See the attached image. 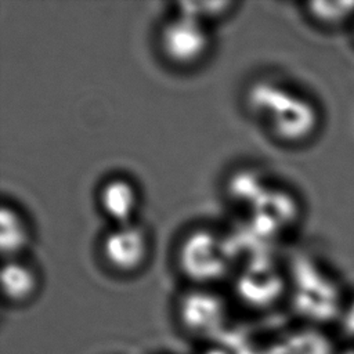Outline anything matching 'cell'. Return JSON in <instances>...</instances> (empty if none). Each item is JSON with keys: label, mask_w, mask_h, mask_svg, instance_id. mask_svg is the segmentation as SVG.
<instances>
[{"label": "cell", "mask_w": 354, "mask_h": 354, "mask_svg": "<svg viewBox=\"0 0 354 354\" xmlns=\"http://www.w3.org/2000/svg\"><path fill=\"white\" fill-rule=\"evenodd\" d=\"M246 105L270 134L286 145H300L310 140L321 120L310 98L277 80L254 82L246 91Z\"/></svg>", "instance_id": "cell-1"}, {"label": "cell", "mask_w": 354, "mask_h": 354, "mask_svg": "<svg viewBox=\"0 0 354 354\" xmlns=\"http://www.w3.org/2000/svg\"><path fill=\"white\" fill-rule=\"evenodd\" d=\"M293 293L297 308L315 321H329L343 311L337 282L317 261L300 257L292 271Z\"/></svg>", "instance_id": "cell-2"}, {"label": "cell", "mask_w": 354, "mask_h": 354, "mask_svg": "<svg viewBox=\"0 0 354 354\" xmlns=\"http://www.w3.org/2000/svg\"><path fill=\"white\" fill-rule=\"evenodd\" d=\"M231 257L227 241L209 230L191 231L181 241L177 254L187 278L201 283L223 278L231 266Z\"/></svg>", "instance_id": "cell-3"}, {"label": "cell", "mask_w": 354, "mask_h": 354, "mask_svg": "<svg viewBox=\"0 0 354 354\" xmlns=\"http://www.w3.org/2000/svg\"><path fill=\"white\" fill-rule=\"evenodd\" d=\"M163 58L176 68H192L201 64L212 47L209 25L174 12L158 35Z\"/></svg>", "instance_id": "cell-4"}, {"label": "cell", "mask_w": 354, "mask_h": 354, "mask_svg": "<svg viewBox=\"0 0 354 354\" xmlns=\"http://www.w3.org/2000/svg\"><path fill=\"white\" fill-rule=\"evenodd\" d=\"M101 253L112 270L120 274L136 272L148 259L149 239L136 223L112 225L102 236Z\"/></svg>", "instance_id": "cell-5"}, {"label": "cell", "mask_w": 354, "mask_h": 354, "mask_svg": "<svg viewBox=\"0 0 354 354\" xmlns=\"http://www.w3.org/2000/svg\"><path fill=\"white\" fill-rule=\"evenodd\" d=\"M248 210L250 212L252 228L266 239L293 227L300 214L296 196L285 188L272 185Z\"/></svg>", "instance_id": "cell-6"}, {"label": "cell", "mask_w": 354, "mask_h": 354, "mask_svg": "<svg viewBox=\"0 0 354 354\" xmlns=\"http://www.w3.org/2000/svg\"><path fill=\"white\" fill-rule=\"evenodd\" d=\"M283 289V278L268 257L254 256L248 260L238 279L241 296L252 304H268Z\"/></svg>", "instance_id": "cell-7"}, {"label": "cell", "mask_w": 354, "mask_h": 354, "mask_svg": "<svg viewBox=\"0 0 354 354\" xmlns=\"http://www.w3.org/2000/svg\"><path fill=\"white\" fill-rule=\"evenodd\" d=\"M97 201L100 210L112 225H120L134 223L140 206V192L130 178L112 176L102 183Z\"/></svg>", "instance_id": "cell-8"}, {"label": "cell", "mask_w": 354, "mask_h": 354, "mask_svg": "<svg viewBox=\"0 0 354 354\" xmlns=\"http://www.w3.org/2000/svg\"><path fill=\"white\" fill-rule=\"evenodd\" d=\"M180 317L195 333H210L225 319V306L220 296L207 290H192L181 297Z\"/></svg>", "instance_id": "cell-9"}, {"label": "cell", "mask_w": 354, "mask_h": 354, "mask_svg": "<svg viewBox=\"0 0 354 354\" xmlns=\"http://www.w3.org/2000/svg\"><path fill=\"white\" fill-rule=\"evenodd\" d=\"M30 227L26 217L12 205L0 209V249L3 260L18 259L30 243Z\"/></svg>", "instance_id": "cell-10"}, {"label": "cell", "mask_w": 354, "mask_h": 354, "mask_svg": "<svg viewBox=\"0 0 354 354\" xmlns=\"http://www.w3.org/2000/svg\"><path fill=\"white\" fill-rule=\"evenodd\" d=\"M39 286V277L35 268L21 257L3 261L1 290L6 299L14 303L29 300Z\"/></svg>", "instance_id": "cell-11"}, {"label": "cell", "mask_w": 354, "mask_h": 354, "mask_svg": "<svg viewBox=\"0 0 354 354\" xmlns=\"http://www.w3.org/2000/svg\"><path fill=\"white\" fill-rule=\"evenodd\" d=\"M264 174L253 167L236 170L227 181V194L231 202L250 207L270 187Z\"/></svg>", "instance_id": "cell-12"}, {"label": "cell", "mask_w": 354, "mask_h": 354, "mask_svg": "<svg viewBox=\"0 0 354 354\" xmlns=\"http://www.w3.org/2000/svg\"><path fill=\"white\" fill-rule=\"evenodd\" d=\"M306 8L311 19L325 26H336L354 18V1H313Z\"/></svg>", "instance_id": "cell-13"}, {"label": "cell", "mask_w": 354, "mask_h": 354, "mask_svg": "<svg viewBox=\"0 0 354 354\" xmlns=\"http://www.w3.org/2000/svg\"><path fill=\"white\" fill-rule=\"evenodd\" d=\"M234 7L236 3L232 1H180L176 4V12L210 26L214 21L227 17Z\"/></svg>", "instance_id": "cell-14"}, {"label": "cell", "mask_w": 354, "mask_h": 354, "mask_svg": "<svg viewBox=\"0 0 354 354\" xmlns=\"http://www.w3.org/2000/svg\"><path fill=\"white\" fill-rule=\"evenodd\" d=\"M340 318H342V326L344 332L348 336L354 337V299L343 307Z\"/></svg>", "instance_id": "cell-15"}, {"label": "cell", "mask_w": 354, "mask_h": 354, "mask_svg": "<svg viewBox=\"0 0 354 354\" xmlns=\"http://www.w3.org/2000/svg\"><path fill=\"white\" fill-rule=\"evenodd\" d=\"M340 354H354V350H346V351H343Z\"/></svg>", "instance_id": "cell-16"}]
</instances>
